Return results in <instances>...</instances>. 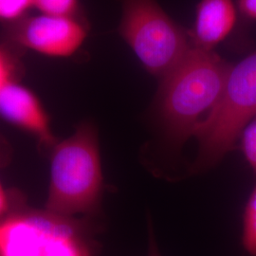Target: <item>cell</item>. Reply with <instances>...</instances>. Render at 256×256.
<instances>
[{
    "label": "cell",
    "mask_w": 256,
    "mask_h": 256,
    "mask_svg": "<svg viewBox=\"0 0 256 256\" xmlns=\"http://www.w3.org/2000/svg\"><path fill=\"white\" fill-rule=\"evenodd\" d=\"M232 64L212 50L192 46L162 78L158 110L176 140L194 137L216 108Z\"/></svg>",
    "instance_id": "1"
},
{
    "label": "cell",
    "mask_w": 256,
    "mask_h": 256,
    "mask_svg": "<svg viewBox=\"0 0 256 256\" xmlns=\"http://www.w3.org/2000/svg\"><path fill=\"white\" fill-rule=\"evenodd\" d=\"M102 190L101 160L95 128L82 124L54 147L46 210L72 216L98 210Z\"/></svg>",
    "instance_id": "2"
},
{
    "label": "cell",
    "mask_w": 256,
    "mask_h": 256,
    "mask_svg": "<svg viewBox=\"0 0 256 256\" xmlns=\"http://www.w3.org/2000/svg\"><path fill=\"white\" fill-rule=\"evenodd\" d=\"M256 116V52L230 66L216 108L196 130L198 155L192 170L212 167L232 150L242 130Z\"/></svg>",
    "instance_id": "3"
},
{
    "label": "cell",
    "mask_w": 256,
    "mask_h": 256,
    "mask_svg": "<svg viewBox=\"0 0 256 256\" xmlns=\"http://www.w3.org/2000/svg\"><path fill=\"white\" fill-rule=\"evenodd\" d=\"M120 32L147 70L160 78L192 48L156 0H122Z\"/></svg>",
    "instance_id": "4"
},
{
    "label": "cell",
    "mask_w": 256,
    "mask_h": 256,
    "mask_svg": "<svg viewBox=\"0 0 256 256\" xmlns=\"http://www.w3.org/2000/svg\"><path fill=\"white\" fill-rule=\"evenodd\" d=\"M90 228L72 216L23 210L0 220V256H63Z\"/></svg>",
    "instance_id": "5"
},
{
    "label": "cell",
    "mask_w": 256,
    "mask_h": 256,
    "mask_svg": "<svg viewBox=\"0 0 256 256\" xmlns=\"http://www.w3.org/2000/svg\"><path fill=\"white\" fill-rule=\"evenodd\" d=\"M16 38L22 46L37 54L64 58L74 55L86 38V30L75 16H54L40 14L25 20Z\"/></svg>",
    "instance_id": "6"
},
{
    "label": "cell",
    "mask_w": 256,
    "mask_h": 256,
    "mask_svg": "<svg viewBox=\"0 0 256 256\" xmlns=\"http://www.w3.org/2000/svg\"><path fill=\"white\" fill-rule=\"evenodd\" d=\"M0 116L27 130L46 146H54L50 120L36 96L18 82L8 84L0 90Z\"/></svg>",
    "instance_id": "7"
},
{
    "label": "cell",
    "mask_w": 256,
    "mask_h": 256,
    "mask_svg": "<svg viewBox=\"0 0 256 256\" xmlns=\"http://www.w3.org/2000/svg\"><path fill=\"white\" fill-rule=\"evenodd\" d=\"M236 22V10L232 0H202L196 10L192 46L212 50L229 36Z\"/></svg>",
    "instance_id": "8"
},
{
    "label": "cell",
    "mask_w": 256,
    "mask_h": 256,
    "mask_svg": "<svg viewBox=\"0 0 256 256\" xmlns=\"http://www.w3.org/2000/svg\"><path fill=\"white\" fill-rule=\"evenodd\" d=\"M242 239L248 252L256 256V187L248 198L244 212Z\"/></svg>",
    "instance_id": "9"
},
{
    "label": "cell",
    "mask_w": 256,
    "mask_h": 256,
    "mask_svg": "<svg viewBox=\"0 0 256 256\" xmlns=\"http://www.w3.org/2000/svg\"><path fill=\"white\" fill-rule=\"evenodd\" d=\"M34 7L42 14L75 16L78 10V0H34Z\"/></svg>",
    "instance_id": "10"
},
{
    "label": "cell",
    "mask_w": 256,
    "mask_h": 256,
    "mask_svg": "<svg viewBox=\"0 0 256 256\" xmlns=\"http://www.w3.org/2000/svg\"><path fill=\"white\" fill-rule=\"evenodd\" d=\"M239 140L243 154L256 173V116L242 130Z\"/></svg>",
    "instance_id": "11"
},
{
    "label": "cell",
    "mask_w": 256,
    "mask_h": 256,
    "mask_svg": "<svg viewBox=\"0 0 256 256\" xmlns=\"http://www.w3.org/2000/svg\"><path fill=\"white\" fill-rule=\"evenodd\" d=\"M34 8V0H0V19L14 21Z\"/></svg>",
    "instance_id": "12"
},
{
    "label": "cell",
    "mask_w": 256,
    "mask_h": 256,
    "mask_svg": "<svg viewBox=\"0 0 256 256\" xmlns=\"http://www.w3.org/2000/svg\"><path fill=\"white\" fill-rule=\"evenodd\" d=\"M14 66L9 54L0 48V90L14 81Z\"/></svg>",
    "instance_id": "13"
},
{
    "label": "cell",
    "mask_w": 256,
    "mask_h": 256,
    "mask_svg": "<svg viewBox=\"0 0 256 256\" xmlns=\"http://www.w3.org/2000/svg\"><path fill=\"white\" fill-rule=\"evenodd\" d=\"M239 9L248 18L256 19V0H239Z\"/></svg>",
    "instance_id": "14"
},
{
    "label": "cell",
    "mask_w": 256,
    "mask_h": 256,
    "mask_svg": "<svg viewBox=\"0 0 256 256\" xmlns=\"http://www.w3.org/2000/svg\"><path fill=\"white\" fill-rule=\"evenodd\" d=\"M10 206V202L8 194L5 192L4 188L2 187L0 182V220L7 216V214L9 212Z\"/></svg>",
    "instance_id": "15"
},
{
    "label": "cell",
    "mask_w": 256,
    "mask_h": 256,
    "mask_svg": "<svg viewBox=\"0 0 256 256\" xmlns=\"http://www.w3.org/2000/svg\"><path fill=\"white\" fill-rule=\"evenodd\" d=\"M149 232H150V236H149V248H148V256H162L158 252V246H156L153 230L150 229Z\"/></svg>",
    "instance_id": "16"
}]
</instances>
